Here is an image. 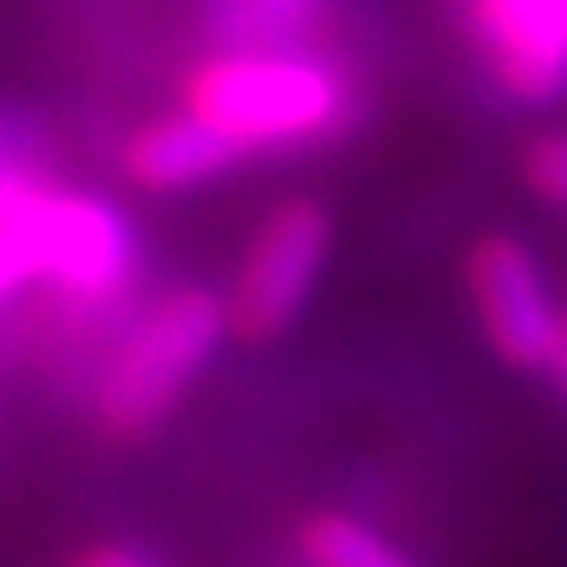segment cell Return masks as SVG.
I'll return each instance as SVG.
<instances>
[{"mask_svg": "<svg viewBox=\"0 0 567 567\" xmlns=\"http://www.w3.org/2000/svg\"><path fill=\"white\" fill-rule=\"evenodd\" d=\"M136 261V231L106 196L45 182L31 161L0 182V311L31 287L75 307L121 301Z\"/></svg>", "mask_w": 567, "mask_h": 567, "instance_id": "cell-1", "label": "cell"}, {"mask_svg": "<svg viewBox=\"0 0 567 567\" xmlns=\"http://www.w3.org/2000/svg\"><path fill=\"white\" fill-rule=\"evenodd\" d=\"M186 111L216 126L241 161L332 146L357 116L352 75L301 45H231L186 81Z\"/></svg>", "mask_w": 567, "mask_h": 567, "instance_id": "cell-2", "label": "cell"}, {"mask_svg": "<svg viewBox=\"0 0 567 567\" xmlns=\"http://www.w3.org/2000/svg\"><path fill=\"white\" fill-rule=\"evenodd\" d=\"M231 332L226 297L212 287H176L136 317L96 382V417L111 437H146L176 412Z\"/></svg>", "mask_w": 567, "mask_h": 567, "instance_id": "cell-3", "label": "cell"}, {"mask_svg": "<svg viewBox=\"0 0 567 567\" xmlns=\"http://www.w3.org/2000/svg\"><path fill=\"white\" fill-rule=\"evenodd\" d=\"M332 257V216L321 202L291 196V202L271 206L257 221L241 267H236L231 297V332L247 342H271L307 311L311 291H317L321 271Z\"/></svg>", "mask_w": 567, "mask_h": 567, "instance_id": "cell-4", "label": "cell"}, {"mask_svg": "<svg viewBox=\"0 0 567 567\" xmlns=\"http://www.w3.org/2000/svg\"><path fill=\"white\" fill-rule=\"evenodd\" d=\"M467 291L493 352L507 367L543 372L563 352L567 317L557 311L543 261L517 236H482L467 257Z\"/></svg>", "mask_w": 567, "mask_h": 567, "instance_id": "cell-5", "label": "cell"}, {"mask_svg": "<svg viewBox=\"0 0 567 567\" xmlns=\"http://www.w3.org/2000/svg\"><path fill=\"white\" fill-rule=\"evenodd\" d=\"M462 21L503 96L517 106L567 96V0H462Z\"/></svg>", "mask_w": 567, "mask_h": 567, "instance_id": "cell-6", "label": "cell"}, {"mask_svg": "<svg viewBox=\"0 0 567 567\" xmlns=\"http://www.w3.org/2000/svg\"><path fill=\"white\" fill-rule=\"evenodd\" d=\"M121 166L136 186L146 192H196V186L231 176L247 161L236 156V146L216 126H206L196 111H166V116L146 121L121 151Z\"/></svg>", "mask_w": 567, "mask_h": 567, "instance_id": "cell-7", "label": "cell"}, {"mask_svg": "<svg viewBox=\"0 0 567 567\" xmlns=\"http://www.w3.org/2000/svg\"><path fill=\"white\" fill-rule=\"evenodd\" d=\"M301 557H307V567H422L392 537H382L362 517H347V513L307 517V527H301Z\"/></svg>", "mask_w": 567, "mask_h": 567, "instance_id": "cell-8", "label": "cell"}, {"mask_svg": "<svg viewBox=\"0 0 567 567\" xmlns=\"http://www.w3.org/2000/svg\"><path fill=\"white\" fill-rule=\"evenodd\" d=\"M332 0H216V35L231 45H297Z\"/></svg>", "mask_w": 567, "mask_h": 567, "instance_id": "cell-9", "label": "cell"}, {"mask_svg": "<svg viewBox=\"0 0 567 567\" xmlns=\"http://www.w3.org/2000/svg\"><path fill=\"white\" fill-rule=\"evenodd\" d=\"M523 172H527V186H533L543 202L567 212V131H553V136L533 141Z\"/></svg>", "mask_w": 567, "mask_h": 567, "instance_id": "cell-10", "label": "cell"}, {"mask_svg": "<svg viewBox=\"0 0 567 567\" xmlns=\"http://www.w3.org/2000/svg\"><path fill=\"white\" fill-rule=\"evenodd\" d=\"M75 567H156L146 553L136 547H116V543H101V547H86V553L75 557Z\"/></svg>", "mask_w": 567, "mask_h": 567, "instance_id": "cell-11", "label": "cell"}, {"mask_svg": "<svg viewBox=\"0 0 567 567\" xmlns=\"http://www.w3.org/2000/svg\"><path fill=\"white\" fill-rule=\"evenodd\" d=\"M553 367H557V372L567 377V332H563V352H557V362H553Z\"/></svg>", "mask_w": 567, "mask_h": 567, "instance_id": "cell-12", "label": "cell"}]
</instances>
